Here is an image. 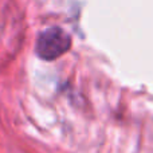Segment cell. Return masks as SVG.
<instances>
[{
	"instance_id": "6da1fadb",
	"label": "cell",
	"mask_w": 153,
	"mask_h": 153,
	"mask_svg": "<svg viewBox=\"0 0 153 153\" xmlns=\"http://www.w3.org/2000/svg\"><path fill=\"white\" fill-rule=\"evenodd\" d=\"M71 47V38L61 27H50L38 36L35 51L43 61H55Z\"/></svg>"
}]
</instances>
